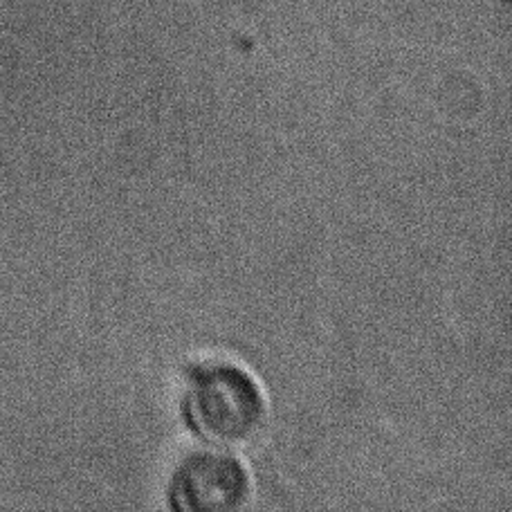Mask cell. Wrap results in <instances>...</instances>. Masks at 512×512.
Segmentation results:
<instances>
[{
    "mask_svg": "<svg viewBox=\"0 0 512 512\" xmlns=\"http://www.w3.org/2000/svg\"><path fill=\"white\" fill-rule=\"evenodd\" d=\"M167 497L178 512H236L252 504L254 481L234 452L212 447L191 452L178 463Z\"/></svg>",
    "mask_w": 512,
    "mask_h": 512,
    "instance_id": "obj_2",
    "label": "cell"
},
{
    "mask_svg": "<svg viewBox=\"0 0 512 512\" xmlns=\"http://www.w3.org/2000/svg\"><path fill=\"white\" fill-rule=\"evenodd\" d=\"M182 414L191 432L216 450L239 452L261 436L270 407L259 380L232 360H203L189 369Z\"/></svg>",
    "mask_w": 512,
    "mask_h": 512,
    "instance_id": "obj_1",
    "label": "cell"
}]
</instances>
